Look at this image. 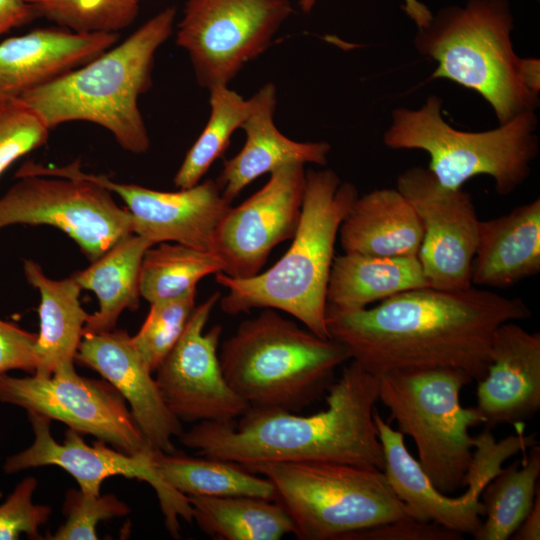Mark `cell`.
I'll return each instance as SVG.
<instances>
[{
    "mask_svg": "<svg viewBox=\"0 0 540 540\" xmlns=\"http://www.w3.org/2000/svg\"><path fill=\"white\" fill-rule=\"evenodd\" d=\"M531 315L519 297L475 286L455 291L424 287L372 308L326 310V326L350 360L376 376L392 370L451 368L479 381L490 365L498 327Z\"/></svg>",
    "mask_w": 540,
    "mask_h": 540,
    "instance_id": "cell-1",
    "label": "cell"
},
{
    "mask_svg": "<svg viewBox=\"0 0 540 540\" xmlns=\"http://www.w3.org/2000/svg\"><path fill=\"white\" fill-rule=\"evenodd\" d=\"M327 392V408L313 415L250 407L238 421H201L179 438L200 456L243 467L336 462L383 471V450L373 419L378 377L351 360Z\"/></svg>",
    "mask_w": 540,
    "mask_h": 540,
    "instance_id": "cell-2",
    "label": "cell"
},
{
    "mask_svg": "<svg viewBox=\"0 0 540 540\" xmlns=\"http://www.w3.org/2000/svg\"><path fill=\"white\" fill-rule=\"evenodd\" d=\"M169 6L94 59L36 87L22 99L51 130L72 121L108 130L126 151L143 154L150 138L138 100L152 85L157 50L173 32Z\"/></svg>",
    "mask_w": 540,
    "mask_h": 540,
    "instance_id": "cell-3",
    "label": "cell"
},
{
    "mask_svg": "<svg viewBox=\"0 0 540 540\" xmlns=\"http://www.w3.org/2000/svg\"><path fill=\"white\" fill-rule=\"evenodd\" d=\"M331 169L308 170L299 225L286 253L268 270L250 278L219 272L216 281L228 290L220 298L223 312L237 315L254 308L284 311L321 338L326 326V291L340 225L358 197Z\"/></svg>",
    "mask_w": 540,
    "mask_h": 540,
    "instance_id": "cell-4",
    "label": "cell"
},
{
    "mask_svg": "<svg viewBox=\"0 0 540 540\" xmlns=\"http://www.w3.org/2000/svg\"><path fill=\"white\" fill-rule=\"evenodd\" d=\"M219 355L229 386L251 408L298 412L319 400L348 350L265 308L239 324Z\"/></svg>",
    "mask_w": 540,
    "mask_h": 540,
    "instance_id": "cell-5",
    "label": "cell"
},
{
    "mask_svg": "<svg viewBox=\"0 0 540 540\" xmlns=\"http://www.w3.org/2000/svg\"><path fill=\"white\" fill-rule=\"evenodd\" d=\"M513 17L506 0H470L450 6L418 28L414 45L437 61L432 78H446L477 92L492 107L499 124L535 111L538 94L520 76L511 40Z\"/></svg>",
    "mask_w": 540,
    "mask_h": 540,
    "instance_id": "cell-6",
    "label": "cell"
},
{
    "mask_svg": "<svg viewBox=\"0 0 540 540\" xmlns=\"http://www.w3.org/2000/svg\"><path fill=\"white\" fill-rule=\"evenodd\" d=\"M442 99L427 98L416 110L397 108L383 135L390 149H419L430 157L429 170L449 189L462 188L469 179L489 175L495 190L507 196L529 176L539 150L534 111H524L497 128L460 131L442 117Z\"/></svg>",
    "mask_w": 540,
    "mask_h": 540,
    "instance_id": "cell-7",
    "label": "cell"
},
{
    "mask_svg": "<svg viewBox=\"0 0 540 540\" xmlns=\"http://www.w3.org/2000/svg\"><path fill=\"white\" fill-rule=\"evenodd\" d=\"M275 487L300 540H343L347 535L412 517L382 470L336 462H265L244 467Z\"/></svg>",
    "mask_w": 540,
    "mask_h": 540,
    "instance_id": "cell-8",
    "label": "cell"
},
{
    "mask_svg": "<svg viewBox=\"0 0 540 540\" xmlns=\"http://www.w3.org/2000/svg\"><path fill=\"white\" fill-rule=\"evenodd\" d=\"M378 401L417 448L418 462L443 494L464 486L472 460L469 429L483 425L476 407L464 408L460 392L473 379L451 368L402 369L378 375Z\"/></svg>",
    "mask_w": 540,
    "mask_h": 540,
    "instance_id": "cell-9",
    "label": "cell"
},
{
    "mask_svg": "<svg viewBox=\"0 0 540 540\" xmlns=\"http://www.w3.org/2000/svg\"><path fill=\"white\" fill-rule=\"evenodd\" d=\"M292 13L290 0H187L175 42L209 90L263 54Z\"/></svg>",
    "mask_w": 540,
    "mask_h": 540,
    "instance_id": "cell-10",
    "label": "cell"
},
{
    "mask_svg": "<svg viewBox=\"0 0 540 540\" xmlns=\"http://www.w3.org/2000/svg\"><path fill=\"white\" fill-rule=\"evenodd\" d=\"M0 197V229L50 225L73 239L92 262L122 238L133 234V221L104 187L79 178L22 175Z\"/></svg>",
    "mask_w": 540,
    "mask_h": 540,
    "instance_id": "cell-11",
    "label": "cell"
},
{
    "mask_svg": "<svg viewBox=\"0 0 540 540\" xmlns=\"http://www.w3.org/2000/svg\"><path fill=\"white\" fill-rule=\"evenodd\" d=\"M0 401L60 421L130 455L152 449L113 385L79 375L74 364L49 376L2 374Z\"/></svg>",
    "mask_w": 540,
    "mask_h": 540,
    "instance_id": "cell-12",
    "label": "cell"
},
{
    "mask_svg": "<svg viewBox=\"0 0 540 540\" xmlns=\"http://www.w3.org/2000/svg\"><path fill=\"white\" fill-rule=\"evenodd\" d=\"M33 428L34 441L25 450L8 457L3 469L16 473L41 466H58L68 472L80 490L89 495H99L103 481L112 476H124L144 481L152 486L159 500L165 527L174 537H179L180 518L192 522V507L186 495L165 483L155 470L152 450L130 455L98 440L88 445L77 431L68 428L62 444L51 435V420L27 412Z\"/></svg>",
    "mask_w": 540,
    "mask_h": 540,
    "instance_id": "cell-13",
    "label": "cell"
},
{
    "mask_svg": "<svg viewBox=\"0 0 540 540\" xmlns=\"http://www.w3.org/2000/svg\"><path fill=\"white\" fill-rule=\"evenodd\" d=\"M30 172L36 175L79 177L116 194L131 214L133 233L148 239L153 245L174 242L213 253L217 227L232 207V202L222 194L213 179L169 192L83 172L79 161L60 167L32 163Z\"/></svg>",
    "mask_w": 540,
    "mask_h": 540,
    "instance_id": "cell-14",
    "label": "cell"
},
{
    "mask_svg": "<svg viewBox=\"0 0 540 540\" xmlns=\"http://www.w3.org/2000/svg\"><path fill=\"white\" fill-rule=\"evenodd\" d=\"M221 298L196 306L182 335L156 369V383L168 409L181 421L231 422L250 407L227 383L219 361L222 327H204Z\"/></svg>",
    "mask_w": 540,
    "mask_h": 540,
    "instance_id": "cell-15",
    "label": "cell"
},
{
    "mask_svg": "<svg viewBox=\"0 0 540 540\" xmlns=\"http://www.w3.org/2000/svg\"><path fill=\"white\" fill-rule=\"evenodd\" d=\"M397 190L410 202L423 228L418 258L429 287L463 290L471 286L478 224L469 193L442 186L428 168H409Z\"/></svg>",
    "mask_w": 540,
    "mask_h": 540,
    "instance_id": "cell-16",
    "label": "cell"
},
{
    "mask_svg": "<svg viewBox=\"0 0 540 540\" xmlns=\"http://www.w3.org/2000/svg\"><path fill=\"white\" fill-rule=\"evenodd\" d=\"M305 164L289 163L270 173L267 183L220 221L213 253L222 273L250 278L261 272L270 252L292 239L301 216Z\"/></svg>",
    "mask_w": 540,
    "mask_h": 540,
    "instance_id": "cell-17",
    "label": "cell"
},
{
    "mask_svg": "<svg viewBox=\"0 0 540 540\" xmlns=\"http://www.w3.org/2000/svg\"><path fill=\"white\" fill-rule=\"evenodd\" d=\"M75 361L98 372L121 394L152 449L176 452L181 421L168 409L152 371L125 330L83 334Z\"/></svg>",
    "mask_w": 540,
    "mask_h": 540,
    "instance_id": "cell-18",
    "label": "cell"
},
{
    "mask_svg": "<svg viewBox=\"0 0 540 540\" xmlns=\"http://www.w3.org/2000/svg\"><path fill=\"white\" fill-rule=\"evenodd\" d=\"M478 382L476 409L484 428L525 423L540 409V334L515 321L495 332L486 375Z\"/></svg>",
    "mask_w": 540,
    "mask_h": 540,
    "instance_id": "cell-19",
    "label": "cell"
},
{
    "mask_svg": "<svg viewBox=\"0 0 540 540\" xmlns=\"http://www.w3.org/2000/svg\"><path fill=\"white\" fill-rule=\"evenodd\" d=\"M119 33L38 28L0 42V97L21 98L111 48Z\"/></svg>",
    "mask_w": 540,
    "mask_h": 540,
    "instance_id": "cell-20",
    "label": "cell"
},
{
    "mask_svg": "<svg viewBox=\"0 0 540 540\" xmlns=\"http://www.w3.org/2000/svg\"><path fill=\"white\" fill-rule=\"evenodd\" d=\"M251 110L241 129L245 132L242 149L225 160L216 179L222 194L231 202L261 175L289 163L326 165L330 152L327 142H298L283 135L274 123L276 87L266 83L251 97Z\"/></svg>",
    "mask_w": 540,
    "mask_h": 540,
    "instance_id": "cell-21",
    "label": "cell"
},
{
    "mask_svg": "<svg viewBox=\"0 0 540 540\" xmlns=\"http://www.w3.org/2000/svg\"><path fill=\"white\" fill-rule=\"evenodd\" d=\"M373 419L383 450V473L394 494L410 509L412 517L463 535H473L484 515L480 496L467 489L457 498L440 492L407 450L404 435L393 429L376 408Z\"/></svg>",
    "mask_w": 540,
    "mask_h": 540,
    "instance_id": "cell-22",
    "label": "cell"
},
{
    "mask_svg": "<svg viewBox=\"0 0 540 540\" xmlns=\"http://www.w3.org/2000/svg\"><path fill=\"white\" fill-rule=\"evenodd\" d=\"M540 272V199L479 220L471 284L508 288Z\"/></svg>",
    "mask_w": 540,
    "mask_h": 540,
    "instance_id": "cell-23",
    "label": "cell"
},
{
    "mask_svg": "<svg viewBox=\"0 0 540 540\" xmlns=\"http://www.w3.org/2000/svg\"><path fill=\"white\" fill-rule=\"evenodd\" d=\"M338 234L345 253L418 256L423 228L416 211L397 188H382L356 198Z\"/></svg>",
    "mask_w": 540,
    "mask_h": 540,
    "instance_id": "cell-24",
    "label": "cell"
},
{
    "mask_svg": "<svg viewBox=\"0 0 540 540\" xmlns=\"http://www.w3.org/2000/svg\"><path fill=\"white\" fill-rule=\"evenodd\" d=\"M429 287L418 256L343 253L333 259L326 310L353 311L398 293Z\"/></svg>",
    "mask_w": 540,
    "mask_h": 540,
    "instance_id": "cell-25",
    "label": "cell"
},
{
    "mask_svg": "<svg viewBox=\"0 0 540 540\" xmlns=\"http://www.w3.org/2000/svg\"><path fill=\"white\" fill-rule=\"evenodd\" d=\"M23 269L27 282L39 290L41 297L38 367L34 374L49 376L62 366L74 364L89 314L81 306L82 289L72 276L50 279L32 260H25Z\"/></svg>",
    "mask_w": 540,
    "mask_h": 540,
    "instance_id": "cell-26",
    "label": "cell"
},
{
    "mask_svg": "<svg viewBox=\"0 0 540 540\" xmlns=\"http://www.w3.org/2000/svg\"><path fill=\"white\" fill-rule=\"evenodd\" d=\"M151 246L148 239L130 234L92 261L89 267L72 275L81 289L95 293L99 304L98 310L89 314L83 334L111 331L124 310L138 309L141 263Z\"/></svg>",
    "mask_w": 540,
    "mask_h": 540,
    "instance_id": "cell-27",
    "label": "cell"
},
{
    "mask_svg": "<svg viewBox=\"0 0 540 540\" xmlns=\"http://www.w3.org/2000/svg\"><path fill=\"white\" fill-rule=\"evenodd\" d=\"M153 466L161 479L186 496H252L275 500L273 483L231 461L190 457L153 449Z\"/></svg>",
    "mask_w": 540,
    "mask_h": 540,
    "instance_id": "cell-28",
    "label": "cell"
},
{
    "mask_svg": "<svg viewBox=\"0 0 540 540\" xmlns=\"http://www.w3.org/2000/svg\"><path fill=\"white\" fill-rule=\"evenodd\" d=\"M187 497L193 520L212 538L278 540L294 533L290 516L275 500L252 496Z\"/></svg>",
    "mask_w": 540,
    "mask_h": 540,
    "instance_id": "cell-29",
    "label": "cell"
},
{
    "mask_svg": "<svg viewBox=\"0 0 540 540\" xmlns=\"http://www.w3.org/2000/svg\"><path fill=\"white\" fill-rule=\"evenodd\" d=\"M493 477L483 489L482 504L486 519L472 535L476 540L511 538L530 511L539 489L540 447L537 444L522 453Z\"/></svg>",
    "mask_w": 540,
    "mask_h": 540,
    "instance_id": "cell-30",
    "label": "cell"
},
{
    "mask_svg": "<svg viewBox=\"0 0 540 540\" xmlns=\"http://www.w3.org/2000/svg\"><path fill=\"white\" fill-rule=\"evenodd\" d=\"M223 263L212 252L178 243H159L143 256L139 288L149 303L182 296L196 290L205 276L223 271Z\"/></svg>",
    "mask_w": 540,
    "mask_h": 540,
    "instance_id": "cell-31",
    "label": "cell"
},
{
    "mask_svg": "<svg viewBox=\"0 0 540 540\" xmlns=\"http://www.w3.org/2000/svg\"><path fill=\"white\" fill-rule=\"evenodd\" d=\"M208 91L210 116L174 176V185L179 189L200 182L211 165L224 154L233 133L241 129L251 110V98L244 99L229 85H216Z\"/></svg>",
    "mask_w": 540,
    "mask_h": 540,
    "instance_id": "cell-32",
    "label": "cell"
},
{
    "mask_svg": "<svg viewBox=\"0 0 540 540\" xmlns=\"http://www.w3.org/2000/svg\"><path fill=\"white\" fill-rule=\"evenodd\" d=\"M38 16L78 33H118L131 25L143 0H26Z\"/></svg>",
    "mask_w": 540,
    "mask_h": 540,
    "instance_id": "cell-33",
    "label": "cell"
},
{
    "mask_svg": "<svg viewBox=\"0 0 540 540\" xmlns=\"http://www.w3.org/2000/svg\"><path fill=\"white\" fill-rule=\"evenodd\" d=\"M196 290L150 303V310L132 342L152 372L182 335L194 309Z\"/></svg>",
    "mask_w": 540,
    "mask_h": 540,
    "instance_id": "cell-34",
    "label": "cell"
},
{
    "mask_svg": "<svg viewBox=\"0 0 540 540\" xmlns=\"http://www.w3.org/2000/svg\"><path fill=\"white\" fill-rule=\"evenodd\" d=\"M49 132L22 99L0 97V176L19 158L43 146Z\"/></svg>",
    "mask_w": 540,
    "mask_h": 540,
    "instance_id": "cell-35",
    "label": "cell"
},
{
    "mask_svg": "<svg viewBox=\"0 0 540 540\" xmlns=\"http://www.w3.org/2000/svg\"><path fill=\"white\" fill-rule=\"evenodd\" d=\"M63 512L66 517L64 524L48 539L96 540L99 522L127 515L130 509L113 494L89 495L80 489H70L66 494Z\"/></svg>",
    "mask_w": 540,
    "mask_h": 540,
    "instance_id": "cell-36",
    "label": "cell"
},
{
    "mask_svg": "<svg viewBox=\"0 0 540 540\" xmlns=\"http://www.w3.org/2000/svg\"><path fill=\"white\" fill-rule=\"evenodd\" d=\"M37 480L24 478L0 505V540H16L22 534L42 539L39 528L48 520L51 509L32 501Z\"/></svg>",
    "mask_w": 540,
    "mask_h": 540,
    "instance_id": "cell-37",
    "label": "cell"
},
{
    "mask_svg": "<svg viewBox=\"0 0 540 540\" xmlns=\"http://www.w3.org/2000/svg\"><path fill=\"white\" fill-rule=\"evenodd\" d=\"M463 534L430 521L405 517L347 535L343 540H462Z\"/></svg>",
    "mask_w": 540,
    "mask_h": 540,
    "instance_id": "cell-38",
    "label": "cell"
},
{
    "mask_svg": "<svg viewBox=\"0 0 540 540\" xmlns=\"http://www.w3.org/2000/svg\"><path fill=\"white\" fill-rule=\"evenodd\" d=\"M37 335L0 319V375L11 370L34 374L38 367Z\"/></svg>",
    "mask_w": 540,
    "mask_h": 540,
    "instance_id": "cell-39",
    "label": "cell"
},
{
    "mask_svg": "<svg viewBox=\"0 0 540 540\" xmlns=\"http://www.w3.org/2000/svg\"><path fill=\"white\" fill-rule=\"evenodd\" d=\"M36 17V10L26 0H0V37Z\"/></svg>",
    "mask_w": 540,
    "mask_h": 540,
    "instance_id": "cell-40",
    "label": "cell"
},
{
    "mask_svg": "<svg viewBox=\"0 0 540 540\" xmlns=\"http://www.w3.org/2000/svg\"><path fill=\"white\" fill-rule=\"evenodd\" d=\"M511 537L514 540L540 539V489L536 492L530 511Z\"/></svg>",
    "mask_w": 540,
    "mask_h": 540,
    "instance_id": "cell-41",
    "label": "cell"
},
{
    "mask_svg": "<svg viewBox=\"0 0 540 540\" xmlns=\"http://www.w3.org/2000/svg\"><path fill=\"white\" fill-rule=\"evenodd\" d=\"M520 76L524 85L532 92L540 91V61L536 58H521Z\"/></svg>",
    "mask_w": 540,
    "mask_h": 540,
    "instance_id": "cell-42",
    "label": "cell"
},
{
    "mask_svg": "<svg viewBox=\"0 0 540 540\" xmlns=\"http://www.w3.org/2000/svg\"><path fill=\"white\" fill-rule=\"evenodd\" d=\"M405 11L415 21H423L429 14V9L417 0H405Z\"/></svg>",
    "mask_w": 540,
    "mask_h": 540,
    "instance_id": "cell-43",
    "label": "cell"
},
{
    "mask_svg": "<svg viewBox=\"0 0 540 540\" xmlns=\"http://www.w3.org/2000/svg\"><path fill=\"white\" fill-rule=\"evenodd\" d=\"M320 0H299V6L304 13H310Z\"/></svg>",
    "mask_w": 540,
    "mask_h": 540,
    "instance_id": "cell-44",
    "label": "cell"
}]
</instances>
